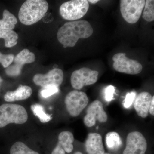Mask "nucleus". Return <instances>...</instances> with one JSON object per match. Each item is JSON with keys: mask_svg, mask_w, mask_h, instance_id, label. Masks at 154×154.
Returning a JSON list of instances; mask_svg holds the SVG:
<instances>
[{"mask_svg": "<svg viewBox=\"0 0 154 154\" xmlns=\"http://www.w3.org/2000/svg\"><path fill=\"white\" fill-rule=\"evenodd\" d=\"M94 29L90 23L85 20L66 22L58 31V40L63 47H73L79 38L90 37Z\"/></svg>", "mask_w": 154, "mask_h": 154, "instance_id": "obj_1", "label": "nucleus"}, {"mask_svg": "<svg viewBox=\"0 0 154 154\" xmlns=\"http://www.w3.org/2000/svg\"><path fill=\"white\" fill-rule=\"evenodd\" d=\"M48 9V4L46 1L28 0L19 10V20L25 25H33L44 17Z\"/></svg>", "mask_w": 154, "mask_h": 154, "instance_id": "obj_2", "label": "nucleus"}, {"mask_svg": "<svg viewBox=\"0 0 154 154\" xmlns=\"http://www.w3.org/2000/svg\"><path fill=\"white\" fill-rule=\"evenodd\" d=\"M28 119V114L22 105L5 104L0 106V128L10 123L22 124Z\"/></svg>", "mask_w": 154, "mask_h": 154, "instance_id": "obj_3", "label": "nucleus"}, {"mask_svg": "<svg viewBox=\"0 0 154 154\" xmlns=\"http://www.w3.org/2000/svg\"><path fill=\"white\" fill-rule=\"evenodd\" d=\"M89 8V2L87 0H72L61 5L60 14L66 20L75 21L85 16Z\"/></svg>", "mask_w": 154, "mask_h": 154, "instance_id": "obj_4", "label": "nucleus"}, {"mask_svg": "<svg viewBox=\"0 0 154 154\" xmlns=\"http://www.w3.org/2000/svg\"><path fill=\"white\" fill-rule=\"evenodd\" d=\"M145 0H122L120 12L126 22L134 24L138 21L145 5Z\"/></svg>", "mask_w": 154, "mask_h": 154, "instance_id": "obj_5", "label": "nucleus"}, {"mask_svg": "<svg viewBox=\"0 0 154 154\" xmlns=\"http://www.w3.org/2000/svg\"><path fill=\"white\" fill-rule=\"evenodd\" d=\"M89 99L87 94L82 91L74 90L66 95L65 103L69 115L76 117L88 105Z\"/></svg>", "mask_w": 154, "mask_h": 154, "instance_id": "obj_6", "label": "nucleus"}, {"mask_svg": "<svg viewBox=\"0 0 154 154\" xmlns=\"http://www.w3.org/2000/svg\"><path fill=\"white\" fill-rule=\"evenodd\" d=\"M113 67L119 72L127 74L136 75L142 70V65L137 61L130 59L123 53H119L113 57Z\"/></svg>", "mask_w": 154, "mask_h": 154, "instance_id": "obj_7", "label": "nucleus"}, {"mask_svg": "<svg viewBox=\"0 0 154 154\" xmlns=\"http://www.w3.org/2000/svg\"><path fill=\"white\" fill-rule=\"evenodd\" d=\"M99 72L84 67L75 71L71 77L72 87L76 90H80L84 86L90 85L96 82Z\"/></svg>", "mask_w": 154, "mask_h": 154, "instance_id": "obj_8", "label": "nucleus"}, {"mask_svg": "<svg viewBox=\"0 0 154 154\" xmlns=\"http://www.w3.org/2000/svg\"><path fill=\"white\" fill-rule=\"evenodd\" d=\"M96 120L101 123H104L107 120V113L104 110L102 102L99 100H95L89 105L87 114L84 118V123L88 127L95 125Z\"/></svg>", "mask_w": 154, "mask_h": 154, "instance_id": "obj_9", "label": "nucleus"}, {"mask_svg": "<svg viewBox=\"0 0 154 154\" xmlns=\"http://www.w3.org/2000/svg\"><path fill=\"white\" fill-rule=\"evenodd\" d=\"M147 148L146 140L143 135L138 131H133L127 136L123 154H145Z\"/></svg>", "mask_w": 154, "mask_h": 154, "instance_id": "obj_10", "label": "nucleus"}, {"mask_svg": "<svg viewBox=\"0 0 154 154\" xmlns=\"http://www.w3.org/2000/svg\"><path fill=\"white\" fill-rule=\"evenodd\" d=\"M63 80V73L60 69L55 68L45 74H37L33 78L34 83L43 88L50 87L58 88Z\"/></svg>", "mask_w": 154, "mask_h": 154, "instance_id": "obj_11", "label": "nucleus"}, {"mask_svg": "<svg viewBox=\"0 0 154 154\" xmlns=\"http://www.w3.org/2000/svg\"><path fill=\"white\" fill-rule=\"evenodd\" d=\"M35 60V55L28 49H24L18 54L13 62L6 69L7 75L11 77L18 76L21 74L23 65L33 63Z\"/></svg>", "mask_w": 154, "mask_h": 154, "instance_id": "obj_12", "label": "nucleus"}, {"mask_svg": "<svg viewBox=\"0 0 154 154\" xmlns=\"http://www.w3.org/2000/svg\"><path fill=\"white\" fill-rule=\"evenodd\" d=\"M58 140L56 146L51 154L70 153L73 150L74 137L73 134L69 131L61 132L58 136Z\"/></svg>", "mask_w": 154, "mask_h": 154, "instance_id": "obj_13", "label": "nucleus"}, {"mask_svg": "<svg viewBox=\"0 0 154 154\" xmlns=\"http://www.w3.org/2000/svg\"><path fill=\"white\" fill-rule=\"evenodd\" d=\"M152 98V95L147 92H142L138 95L134 100V107L139 116L144 118L148 116Z\"/></svg>", "mask_w": 154, "mask_h": 154, "instance_id": "obj_14", "label": "nucleus"}, {"mask_svg": "<svg viewBox=\"0 0 154 154\" xmlns=\"http://www.w3.org/2000/svg\"><path fill=\"white\" fill-rule=\"evenodd\" d=\"M85 148L88 154H105L101 135L95 133H89L86 140Z\"/></svg>", "mask_w": 154, "mask_h": 154, "instance_id": "obj_15", "label": "nucleus"}, {"mask_svg": "<svg viewBox=\"0 0 154 154\" xmlns=\"http://www.w3.org/2000/svg\"><path fill=\"white\" fill-rule=\"evenodd\" d=\"M32 94V90L30 87L20 85L16 91L7 92L4 96V99L8 102L21 101L28 99Z\"/></svg>", "mask_w": 154, "mask_h": 154, "instance_id": "obj_16", "label": "nucleus"}, {"mask_svg": "<svg viewBox=\"0 0 154 154\" xmlns=\"http://www.w3.org/2000/svg\"><path fill=\"white\" fill-rule=\"evenodd\" d=\"M18 20L14 15L7 10H4L3 19L0 20V29L13 30L15 28Z\"/></svg>", "mask_w": 154, "mask_h": 154, "instance_id": "obj_17", "label": "nucleus"}, {"mask_svg": "<svg viewBox=\"0 0 154 154\" xmlns=\"http://www.w3.org/2000/svg\"><path fill=\"white\" fill-rule=\"evenodd\" d=\"M106 145L107 147L111 150L117 151L122 145V141L119 134L116 132H110L106 135Z\"/></svg>", "mask_w": 154, "mask_h": 154, "instance_id": "obj_18", "label": "nucleus"}, {"mask_svg": "<svg viewBox=\"0 0 154 154\" xmlns=\"http://www.w3.org/2000/svg\"><path fill=\"white\" fill-rule=\"evenodd\" d=\"M0 38L5 39V45L6 47L11 48L17 44L19 36L13 30L0 29Z\"/></svg>", "mask_w": 154, "mask_h": 154, "instance_id": "obj_19", "label": "nucleus"}, {"mask_svg": "<svg viewBox=\"0 0 154 154\" xmlns=\"http://www.w3.org/2000/svg\"><path fill=\"white\" fill-rule=\"evenodd\" d=\"M9 154H40V153L33 149L22 142L15 143L10 148Z\"/></svg>", "mask_w": 154, "mask_h": 154, "instance_id": "obj_20", "label": "nucleus"}, {"mask_svg": "<svg viewBox=\"0 0 154 154\" xmlns=\"http://www.w3.org/2000/svg\"><path fill=\"white\" fill-rule=\"evenodd\" d=\"M31 109L34 115L37 116L42 122L46 123L52 119L51 115L45 113L44 107L40 104L31 105Z\"/></svg>", "mask_w": 154, "mask_h": 154, "instance_id": "obj_21", "label": "nucleus"}, {"mask_svg": "<svg viewBox=\"0 0 154 154\" xmlns=\"http://www.w3.org/2000/svg\"><path fill=\"white\" fill-rule=\"evenodd\" d=\"M143 18L146 21L151 22L154 20V1L147 0L146 1L145 9L143 14Z\"/></svg>", "mask_w": 154, "mask_h": 154, "instance_id": "obj_22", "label": "nucleus"}, {"mask_svg": "<svg viewBox=\"0 0 154 154\" xmlns=\"http://www.w3.org/2000/svg\"><path fill=\"white\" fill-rule=\"evenodd\" d=\"M14 57L13 54H3L0 52V63L4 68H7L13 63Z\"/></svg>", "mask_w": 154, "mask_h": 154, "instance_id": "obj_23", "label": "nucleus"}, {"mask_svg": "<svg viewBox=\"0 0 154 154\" xmlns=\"http://www.w3.org/2000/svg\"><path fill=\"white\" fill-rule=\"evenodd\" d=\"M58 88L56 87H50L46 88H43L40 92V95L43 98H47L50 96L57 94L59 92Z\"/></svg>", "mask_w": 154, "mask_h": 154, "instance_id": "obj_24", "label": "nucleus"}, {"mask_svg": "<svg viewBox=\"0 0 154 154\" xmlns=\"http://www.w3.org/2000/svg\"><path fill=\"white\" fill-rule=\"evenodd\" d=\"M136 96V93L134 91H132L126 94L125 99L123 101V106L125 108H129L131 106L134 102Z\"/></svg>", "mask_w": 154, "mask_h": 154, "instance_id": "obj_25", "label": "nucleus"}, {"mask_svg": "<svg viewBox=\"0 0 154 154\" xmlns=\"http://www.w3.org/2000/svg\"><path fill=\"white\" fill-rule=\"evenodd\" d=\"M115 92V88L113 85L107 86L104 90L105 99L107 102L112 101L114 97V94Z\"/></svg>", "mask_w": 154, "mask_h": 154, "instance_id": "obj_26", "label": "nucleus"}, {"mask_svg": "<svg viewBox=\"0 0 154 154\" xmlns=\"http://www.w3.org/2000/svg\"><path fill=\"white\" fill-rule=\"evenodd\" d=\"M149 113L152 115H154V96H152L151 103L150 105L149 109Z\"/></svg>", "mask_w": 154, "mask_h": 154, "instance_id": "obj_27", "label": "nucleus"}, {"mask_svg": "<svg viewBox=\"0 0 154 154\" xmlns=\"http://www.w3.org/2000/svg\"><path fill=\"white\" fill-rule=\"evenodd\" d=\"M88 2H90L92 3V4H95L98 2L99 1L98 0H90V1H88Z\"/></svg>", "mask_w": 154, "mask_h": 154, "instance_id": "obj_28", "label": "nucleus"}, {"mask_svg": "<svg viewBox=\"0 0 154 154\" xmlns=\"http://www.w3.org/2000/svg\"><path fill=\"white\" fill-rule=\"evenodd\" d=\"M74 154H83L81 152H75Z\"/></svg>", "mask_w": 154, "mask_h": 154, "instance_id": "obj_29", "label": "nucleus"}, {"mask_svg": "<svg viewBox=\"0 0 154 154\" xmlns=\"http://www.w3.org/2000/svg\"><path fill=\"white\" fill-rule=\"evenodd\" d=\"M2 82V78L0 77V86H1Z\"/></svg>", "mask_w": 154, "mask_h": 154, "instance_id": "obj_30", "label": "nucleus"}, {"mask_svg": "<svg viewBox=\"0 0 154 154\" xmlns=\"http://www.w3.org/2000/svg\"></svg>", "mask_w": 154, "mask_h": 154, "instance_id": "obj_31", "label": "nucleus"}]
</instances>
